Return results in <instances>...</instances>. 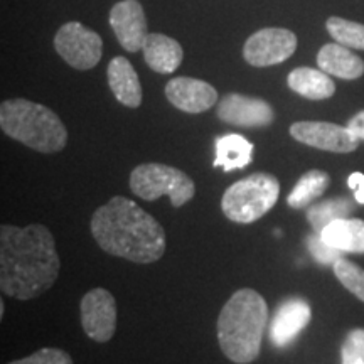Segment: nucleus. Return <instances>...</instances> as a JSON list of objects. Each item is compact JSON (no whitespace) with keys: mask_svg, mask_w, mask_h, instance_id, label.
<instances>
[{"mask_svg":"<svg viewBox=\"0 0 364 364\" xmlns=\"http://www.w3.org/2000/svg\"><path fill=\"white\" fill-rule=\"evenodd\" d=\"M61 260L51 231L43 225L0 228V289L9 297L31 300L58 280Z\"/></svg>","mask_w":364,"mask_h":364,"instance_id":"1","label":"nucleus"},{"mask_svg":"<svg viewBox=\"0 0 364 364\" xmlns=\"http://www.w3.org/2000/svg\"><path fill=\"white\" fill-rule=\"evenodd\" d=\"M91 235L103 252L134 263H154L166 252L161 223L124 196H115L95 211Z\"/></svg>","mask_w":364,"mask_h":364,"instance_id":"2","label":"nucleus"},{"mask_svg":"<svg viewBox=\"0 0 364 364\" xmlns=\"http://www.w3.org/2000/svg\"><path fill=\"white\" fill-rule=\"evenodd\" d=\"M267 321V302L257 290L235 292L218 317V341L223 354L236 364L255 361L260 356Z\"/></svg>","mask_w":364,"mask_h":364,"instance_id":"3","label":"nucleus"},{"mask_svg":"<svg viewBox=\"0 0 364 364\" xmlns=\"http://www.w3.org/2000/svg\"><path fill=\"white\" fill-rule=\"evenodd\" d=\"M0 127L6 135L43 154L61 152L68 132L53 110L44 105L14 98L0 105Z\"/></svg>","mask_w":364,"mask_h":364,"instance_id":"4","label":"nucleus"},{"mask_svg":"<svg viewBox=\"0 0 364 364\" xmlns=\"http://www.w3.org/2000/svg\"><path fill=\"white\" fill-rule=\"evenodd\" d=\"M279 194V179L265 172H257L226 189L221 199V209L228 220L250 225L275 206Z\"/></svg>","mask_w":364,"mask_h":364,"instance_id":"5","label":"nucleus"},{"mask_svg":"<svg viewBox=\"0 0 364 364\" xmlns=\"http://www.w3.org/2000/svg\"><path fill=\"white\" fill-rule=\"evenodd\" d=\"M130 189L145 201H156L167 196L174 208L191 201L196 193L194 182L186 172L166 164L136 166L130 174Z\"/></svg>","mask_w":364,"mask_h":364,"instance_id":"6","label":"nucleus"},{"mask_svg":"<svg viewBox=\"0 0 364 364\" xmlns=\"http://www.w3.org/2000/svg\"><path fill=\"white\" fill-rule=\"evenodd\" d=\"M54 48L68 65L75 70H91L100 63L103 54V41L95 31L80 22H68L59 27Z\"/></svg>","mask_w":364,"mask_h":364,"instance_id":"7","label":"nucleus"},{"mask_svg":"<svg viewBox=\"0 0 364 364\" xmlns=\"http://www.w3.org/2000/svg\"><path fill=\"white\" fill-rule=\"evenodd\" d=\"M297 49V36L282 27H267L250 36L245 43L243 56L255 68L280 65Z\"/></svg>","mask_w":364,"mask_h":364,"instance_id":"8","label":"nucleus"},{"mask_svg":"<svg viewBox=\"0 0 364 364\" xmlns=\"http://www.w3.org/2000/svg\"><path fill=\"white\" fill-rule=\"evenodd\" d=\"M85 334L97 343H108L117 329V302L107 289H93L80 306Z\"/></svg>","mask_w":364,"mask_h":364,"instance_id":"9","label":"nucleus"},{"mask_svg":"<svg viewBox=\"0 0 364 364\" xmlns=\"http://www.w3.org/2000/svg\"><path fill=\"white\" fill-rule=\"evenodd\" d=\"M290 135L300 144L326 152L349 154L359 145V139L349 130V127L329 122H295L290 127Z\"/></svg>","mask_w":364,"mask_h":364,"instance_id":"10","label":"nucleus"},{"mask_svg":"<svg viewBox=\"0 0 364 364\" xmlns=\"http://www.w3.org/2000/svg\"><path fill=\"white\" fill-rule=\"evenodd\" d=\"M218 118L228 125L243 127V129H262L275 120L273 108L265 100L230 93L221 98L218 105Z\"/></svg>","mask_w":364,"mask_h":364,"instance_id":"11","label":"nucleus"},{"mask_svg":"<svg viewBox=\"0 0 364 364\" xmlns=\"http://www.w3.org/2000/svg\"><path fill=\"white\" fill-rule=\"evenodd\" d=\"M110 26L125 51L136 53L144 48L149 27L139 0H122L115 4L110 11Z\"/></svg>","mask_w":364,"mask_h":364,"instance_id":"12","label":"nucleus"},{"mask_svg":"<svg viewBox=\"0 0 364 364\" xmlns=\"http://www.w3.org/2000/svg\"><path fill=\"white\" fill-rule=\"evenodd\" d=\"M166 97L182 112L203 113L218 102V91L206 81L181 76L167 83Z\"/></svg>","mask_w":364,"mask_h":364,"instance_id":"13","label":"nucleus"},{"mask_svg":"<svg viewBox=\"0 0 364 364\" xmlns=\"http://www.w3.org/2000/svg\"><path fill=\"white\" fill-rule=\"evenodd\" d=\"M311 307L304 299H289L277 309L270 322V339L273 346L284 348L290 344L311 322Z\"/></svg>","mask_w":364,"mask_h":364,"instance_id":"14","label":"nucleus"},{"mask_svg":"<svg viewBox=\"0 0 364 364\" xmlns=\"http://www.w3.org/2000/svg\"><path fill=\"white\" fill-rule=\"evenodd\" d=\"M112 93L122 105L136 108L142 103V85L132 63L124 56L113 58L107 70Z\"/></svg>","mask_w":364,"mask_h":364,"instance_id":"15","label":"nucleus"},{"mask_svg":"<svg viewBox=\"0 0 364 364\" xmlns=\"http://www.w3.org/2000/svg\"><path fill=\"white\" fill-rule=\"evenodd\" d=\"M142 51L150 70L161 73V75L174 73L184 58L181 44L166 34H149Z\"/></svg>","mask_w":364,"mask_h":364,"instance_id":"16","label":"nucleus"},{"mask_svg":"<svg viewBox=\"0 0 364 364\" xmlns=\"http://www.w3.org/2000/svg\"><path fill=\"white\" fill-rule=\"evenodd\" d=\"M317 65L327 75L358 80L364 75V61L343 44H326L317 54Z\"/></svg>","mask_w":364,"mask_h":364,"instance_id":"17","label":"nucleus"},{"mask_svg":"<svg viewBox=\"0 0 364 364\" xmlns=\"http://www.w3.org/2000/svg\"><path fill=\"white\" fill-rule=\"evenodd\" d=\"M215 149L216 159L213 167H221L225 172L245 169L253 161V144L241 135L228 134L218 136Z\"/></svg>","mask_w":364,"mask_h":364,"instance_id":"18","label":"nucleus"},{"mask_svg":"<svg viewBox=\"0 0 364 364\" xmlns=\"http://www.w3.org/2000/svg\"><path fill=\"white\" fill-rule=\"evenodd\" d=\"M290 90L309 100H326L336 93V85L331 76L314 68H295L287 78Z\"/></svg>","mask_w":364,"mask_h":364,"instance_id":"19","label":"nucleus"},{"mask_svg":"<svg viewBox=\"0 0 364 364\" xmlns=\"http://www.w3.org/2000/svg\"><path fill=\"white\" fill-rule=\"evenodd\" d=\"M326 243L348 253H364V221L338 220L324 228L321 233Z\"/></svg>","mask_w":364,"mask_h":364,"instance_id":"20","label":"nucleus"},{"mask_svg":"<svg viewBox=\"0 0 364 364\" xmlns=\"http://www.w3.org/2000/svg\"><path fill=\"white\" fill-rule=\"evenodd\" d=\"M331 177L327 172L312 169L300 177L297 184L294 186V189L290 191L287 203L290 208L294 209H304L321 198L326 193V189L329 188Z\"/></svg>","mask_w":364,"mask_h":364,"instance_id":"21","label":"nucleus"},{"mask_svg":"<svg viewBox=\"0 0 364 364\" xmlns=\"http://www.w3.org/2000/svg\"><path fill=\"white\" fill-rule=\"evenodd\" d=\"M353 211L354 204L349 199H327V201L314 204L307 209V220L314 228V233H322L326 226L338 220H344Z\"/></svg>","mask_w":364,"mask_h":364,"instance_id":"22","label":"nucleus"},{"mask_svg":"<svg viewBox=\"0 0 364 364\" xmlns=\"http://www.w3.org/2000/svg\"><path fill=\"white\" fill-rule=\"evenodd\" d=\"M326 26L329 34L339 44L364 51V24L341 19V17H331V19H327Z\"/></svg>","mask_w":364,"mask_h":364,"instance_id":"23","label":"nucleus"},{"mask_svg":"<svg viewBox=\"0 0 364 364\" xmlns=\"http://www.w3.org/2000/svg\"><path fill=\"white\" fill-rule=\"evenodd\" d=\"M334 268V275L338 277V280L343 284L346 289L349 290L353 295H356L359 300L364 302V270L356 263L351 260H346L341 257L338 262L332 265Z\"/></svg>","mask_w":364,"mask_h":364,"instance_id":"24","label":"nucleus"},{"mask_svg":"<svg viewBox=\"0 0 364 364\" xmlns=\"http://www.w3.org/2000/svg\"><path fill=\"white\" fill-rule=\"evenodd\" d=\"M343 364H364V329H353L341 348Z\"/></svg>","mask_w":364,"mask_h":364,"instance_id":"25","label":"nucleus"},{"mask_svg":"<svg viewBox=\"0 0 364 364\" xmlns=\"http://www.w3.org/2000/svg\"><path fill=\"white\" fill-rule=\"evenodd\" d=\"M307 247H309V252L314 258H316V262L322 263V265H334L336 262L341 258V250L331 247L329 243H326L324 238H322L321 233H314L307 238Z\"/></svg>","mask_w":364,"mask_h":364,"instance_id":"26","label":"nucleus"},{"mask_svg":"<svg viewBox=\"0 0 364 364\" xmlns=\"http://www.w3.org/2000/svg\"><path fill=\"white\" fill-rule=\"evenodd\" d=\"M9 364H73V359L66 351L54 348H44L36 351L31 356L17 359Z\"/></svg>","mask_w":364,"mask_h":364,"instance_id":"27","label":"nucleus"},{"mask_svg":"<svg viewBox=\"0 0 364 364\" xmlns=\"http://www.w3.org/2000/svg\"><path fill=\"white\" fill-rule=\"evenodd\" d=\"M348 186L353 189L356 201L359 204H364V174H361V172H353L348 177Z\"/></svg>","mask_w":364,"mask_h":364,"instance_id":"28","label":"nucleus"},{"mask_svg":"<svg viewBox=\"0 0 364 364\" xmlns=\"http://www.w3.org/2000/svg\"><path fill=\"white\" fill-rule=\"evenodd\" d=\"M348 127L359 140H364V110L359 112L358 115H354L351 120H349Z\"/></svg>","mask_w":364,"mask_h":364,"instance_id":"29","label":"nucleus"}]
</instances>
